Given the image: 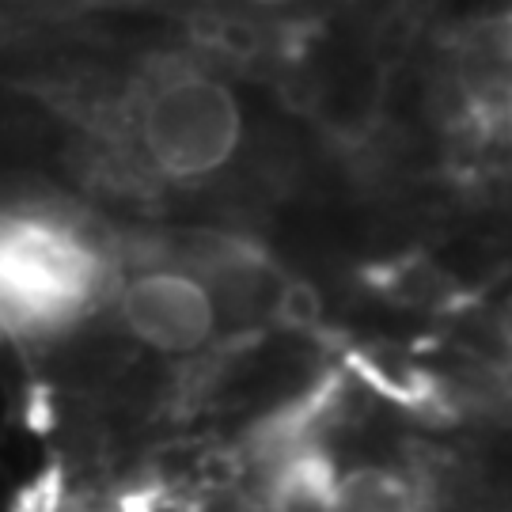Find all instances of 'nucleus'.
<instances>
[{
	"instance_id": "nucleus-1",
	"label": "nucleus",
	"mask_w": 512,
	"mask_h": 512,
	"mask_svg": "<svg viewBox=\"0 0 512 512\" xmlns=\"http://www.w3.org/2000/svg\"><path fill=\"white\" fill-rule=\"evenodd\" d=\"M110 293V258L84 228L46 209L0 213V319L50 338L80 327Z\"/></svg>"
},
{
	"instance_id": "nucleus-2",
	"label": "nucleus",
	"mask_w": 512,
	"mask_h": 512,
	"mask_svg": "<svg viewBox=\"0 0 512 512\" xmlns=\"http://www.w3.org/2000/svg\"><path fill=\"white\" fill-rule=\"evenodd\" d=\"M137 152L167 183L213 179L239 156L243 103L202 69H164L148 76L133 107Z\"/></svg>"
},
{
	"instance_id": "nucleus-3",
	"label": "nucleus",
	"mask_w": 512,
	"mask_h": 512,
	"mask_svg": "<svg viewBox=\"0 0 512 512\" xmlns=\"http://www.w3.org/2000/svg\"><path fill=\"white\" fill-rule=\"evenodd\" d=\"M122 327L152 353L186 357L213 338L217 300L209 285L183 270H145L118 289Z\"/></svg>"
},
{
	"instance_id": "nucleus-4",
	"label": "nucleus",
	"mask_w": 512,
	"mask_h": 512,
	"mask_svg": "<svg viewBox=\"0 0 512 512\" xmlns=\"http://www.w3.org/2000/svg\"><path fill=\"white\" fill-rule=\"evenodd\" d=\"M319 512H425V490L403 467L365 463L330 478L319 494Z\"/></svg>"
}]
</instances>
